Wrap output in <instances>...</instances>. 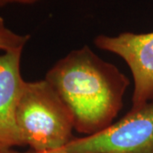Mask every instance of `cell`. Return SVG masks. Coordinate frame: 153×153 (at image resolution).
<instances>
[{
    "mask_svg": "<svg viewBox=\"0 0 153 153\" xmlns=\"http://www.w3.org/2000/svg\"><path fill=\"white\" fill-rule=\"evenodd\" d=\"M37 153H71V152H69L66 150V148H65V146H64V147L53 149V150H48V151H44V152H37Z\"/></svg>",
    "mask_w": 153,
    "mask_h": 153,
    "instance_id": "obj_8",
    "label": "cell"
},
{
    "mask_svg": "<svg viewBox=\"0 0 153 153\" xmlns=\"http://www.w3.org/2000/svg\"><path fill=\"white\" fill-rule=\"evenodd\" d=\"M30 39L28 34H19L6 26L3 17L0 16V50L3 52L23 49Z\"/></svg>",
    "mask_w": 153,
    "mask_h": 153,
    "instance_id": "obj_6",
    "label": "cell"
},
{
    "mask_svg": "<svg viewBox=\"0 0 153 153\" xmlns=\"http://www.w3.org/2000/svg\"><path fill=\"white\" fill-rule=\"evenodd\" d=\"M16 121L23 146L35 153L64 147L73 139L71 111L45 79L25 81Z\"/></svg>",
    "mask_w": 153,
    "mask_h": 153,
    "instance_id": "obj_2",
    "label": "cell"
},
{
    "mask_svg": "<svg viewBox=\"0 0 153 153\" xmlns=\"http://www.w3.org/2000/svg\"><path fill=\"white\" fill-rule=\"evenodd\" d=\"M71 153H153V100L131 110L93 135L73 138Z\"/></svg>",
    "mask_w": 153,
    "mask_h": 153,
    "instance_id": "obj_3",
    "label": "cell"
},
{
    "mask_svg": "<svg viewBox=\"0 0 153 153\" xmlns=\"http://www.w3.org/2000/svg\"><path fill=\"white\" fill-rule=\"evenodd\" d=\"M42 0H0V8L5 7L10 4H34Z\"/></svg>",
    "mask_w": 153,
    "mask_h": 153,
    "instance_id": "obj_7",
    "label": "cell"
},
{
    "mask_svg": "<svg viewBox=\"0 0 153 153\" xmlns=\"http://www.w3.org/2000/svg\"><path fill=\"white\" fill-rule=\"evenodd\" d=\"M23 49L0 55V153H10L23 146L16 121L18 100L25 80L21 71Z\"/></svg>",
    "mask_w": 153,
    "mask_h": 153,
    "instance_id": "obj_5",
    "label": "cell"
},
{
    "mask_svg": "<svg viewBox=\"0 0 153 153\" xmlns=\"http://www.w3.org/2000/svg\"><path fill=\"white\" fill-rule=\"evenodd\" d=\"M94 45L122 58L129 67L134 80L132 107L153 100V32H127L116 36L98 35Z\"/></svg>",
    "mask_w": 153,
    "mask_h": 153,
    "instance_id": "obj_4",
    "label": "cell"
},
{
    "mask_svg": "<svg viewBox=\"0 0 153 153\" xmlns=\"http://www.w3.org/2000/svg\"><path fill=\"white\" fill-rule=\"evenodd\" d=\"M10 153H35L34 152H33L32 150H29L28 152H18V151H16V150H14L13 152H11Z\"/></svg>",
    "mask_w": 153,
    "mask_h": 153,
    "instance_id": "obj_9",
    "label": "cell"
},
{
    "mask_svg": "<svg viewBox=\"0 0 153 153\" xmlns=\"http://www.w3.org/2000/svg\"><path fill=\"white\" fill-rule=\"evenodd\" d=\"M44 79L70 110L74 130L85 136L102 132L114 123L129 85L124 73L87 45L60 59Z\"/></svg>",
    "mask_w": 153,
    "mask_h": 153,
    "instance_id": "obj_1",
    "label": "cell"
}]
</instances>
